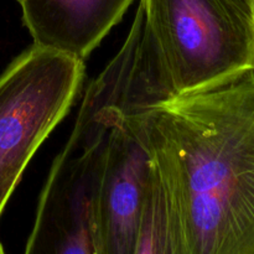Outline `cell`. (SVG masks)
<instances>
[{"label": "cell", "mask_w": 254, "mask_h": 254, "mask_svg": "<svg viewBox=\"0 0 254 254\" xmlns=\"http://www.w3.org/2000/svg\"><path fill=\"white\" fill-rule=\"evenodd\" d=\"M134 254H189L180 221L153 161Z\"/></svg>", "instance_id": "obj_7"}, {"label": "cell", "mask_w": 254, "mask_h": 254, "mask_svg": "<svg viewBox=\"0 0 254 254\" xmlns=\"http://www.w3.org/2000/svg\"><path fill=\"white\" fill-rule=\"evenodd\" d=\"M232 1L252 19L254 24V0H232Z\"/></svg>", "instance_id": "obj_8"}, {"label": "cell", "mask_w": 254, "mask_h": 254, "mask_svg": "<svg viewBox=\"0 0 254 254\" xmlns=\"http://www.w3.org/2000/svg\"><path fill=\"white\" fill-rule=\"evenodd\" d=\"M175 94L254 71V24L232 0H140Z\"/></svg>", "instance_id": "obj_3"}, {"label": "cell", "mask_w": 254, "mask_h": 254, "mask_svg": "<svg viewBox=\"0 0 254 254\" xmlns=\"http://www.w3.org/2000/svg\"><path fill=\"white\" fill-rule=\"evenodd\" d=\"M107 128L106 114L79 109L73 130L42 189L24 254H94L89 228V183Z\"/></svg>", "instance_id": "obj_5"}, {"label": "cell", "mask_w": 254, "mask_h": 254, "mask_svg": "<svg viewBox=\"0 0 254 254\" xmlns=\"http://www.w3.org/2000/svg\"><path fill=\"white\" fill-rule=\"evenodd\" d=\"M0 254H5V252H4V248H2V246L0 245Z\"/></svg>", "instance_id": "obj_9"}, {"label": "cell", "mask_w": 254, "mask_h": 254, "mask_svg": "<svg viewBox=\"0 0 254 254\" xmlns=\"http://www.w3.org/2000/svg\"><path fill=\"white\" fill-rule=\"evenodd\" d=\"M145 138L189 254H254V71L153 104Z\"/></svg>", "instance_id": "obj_1"}, {"label": "cell", "mask_w": 254, "mask_h": 254, "mask_svg": "<svg viewBox=\"0 0 254 254\" xmlns=\"http://www.w3.org/2000/svg\"><path fill=\"white\" fill-rule=\"evenodd\" d=\"M92 82L107 117L89 183L94 254H134L151 168L145 114L175 96L140 5L121 51Z\"/></svg>", "instance_id": "obj_2"}, {"label": "cell", "mask_w": 254, "mask_h": 254, "mask_svg": "<svg viewBox=\"0 0 254 254\" xmlns=\"http://www.w3.org/2000/svg\"><path fill=\"white\" fill-rule=\"evenodd\" d=\"M84 62L32 45L0 74V216L34 154L81 91Z\"/></svg>", "instance_id": "obj_4"}, {"label": "cell", "mask_w": 254, "mask_h": 254, "mask_svg": "<svg viewBox=\"0 0 254 254\" xmlns=\"http://www.w3.org/2000/svg\"><path fill=\"white\" fill-rule=\"evenodd\" d=\"M35 46L84 60L134 0H17Z\"/></svg>", "instance_id": "obj_6"}]
</instances>
